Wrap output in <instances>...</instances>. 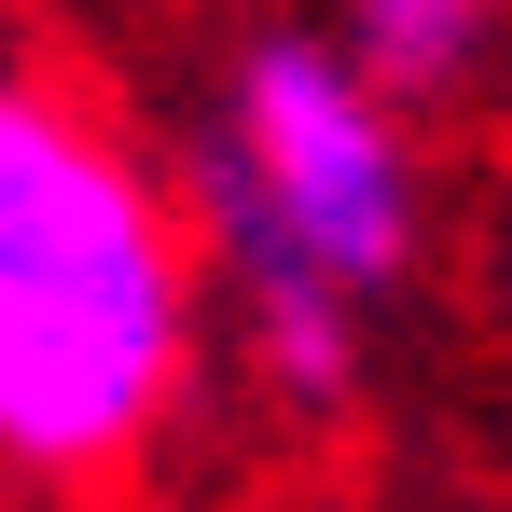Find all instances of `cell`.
Wrapping results in <instances>:
<instances>
[{
	"mask_svg": "<svg viewBox=\"0 0 512 512\" xmlns=\"http://www.w3.org/2000/svg\"><path fill=\"white\" fill-rule=\"evenodd\" d=\"M180 388V250L70 97L0 84V471H111Z\"/></svg>",
	"mask_w": 512,
	"mask_h": 512,
	"instance_id": "obj_1",
	"label": "cell"
},
{
	"mask_svg": "<svg viewBox=\"0 0 512 512\" xmlns=\"http://www.w3.org/2000/svg\"><path fill=\"white\" fill-rule=\"evenodd\" d=\"M208 222L250 277L263 319V374L333 416L346 374H360V333L346 305H374L402 250H416V167H402V125H388V84L333 56V42H250L236 56V111L208 139Z\"/></svg>",
	"mask_w": 512,
	"mask_h": 512,
	"instance_id": "obj_2",
	"label": "cell"
},
{
	"mask_svg": "<svg viewBox=\"0 0 512 512\" xmlns=\"http://www.w3.org/2000/svg\"><path fill=\"white\" fill-rule=\"evenodd\" d=\"M485 14H499V0H346V42H360V70L388 97H429V84L471 70Z\"/></svg>",
	"mask_w": 512,
	"mask_h": 512,
	"instance_id": "obj_3",
	"label": "cell"
}]
</instances>
